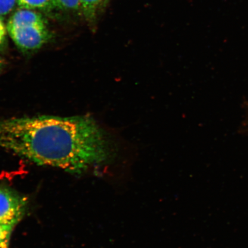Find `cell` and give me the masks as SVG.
<instances>
[{
	"instance_id": "cell-7",
	"label": "cell",
	"mask_w": 248,
	"mask_h": 248,
	"mask_svg": "<svg viewBox=\"0 0 248 248\" xmlns=\"http://www.w3.org/2000/svg\"><path fill=\"white\" fill-rule=\"evenodd\" d=\"M12 226L0 225V248H9Z\"/></svg>"
},
{
	"instance_id": "cell-4",
	"label": "cell",
	"mask_w": 248,
	"mask_h": 248,
	"mask_svg": "<svg viewBox=\"0 0 248 248\" xmlns=\"http://www.w3.org/2000/svg\"><path fill=\"white\" fill-rule=\"evenodd\" d=\"M108 0H80V9L87 19H94L99 10Z\"/></svg>"
},
{
	"instance_id": "cell-6",
	"label": "cell",
	"mask_w": 248,
	"mask_h": 248,
	"mask_svg": "<svg viewBox=\"0 0 248 248\" xmlns=\"http://www.w3.org/2000/svg\"><path fill=\"white\" fill-rule=\"evenodd\" d=\"M54 8L67 12H76L80 9V0H54Z\"/></svg>"
},
{
	"instance_id": "cell-9",
	"label": "cell",
	"mask_w": 248,
	"mask_h": 248,
	"mask_svg": "<svg viewBox=\"0 0 248 248\" xmlns=\"http://www.w3.org/2000/svg\"><path fill=\"white\" fill-rule=\"evenodd\" d=\"M7 31V28H5L4 23L0 19V45H1L5 41Z\"/></svg>"
},
{
	"instance_id": "cell-8",
	"label": "cell",
	"mask_w": 248,
	"mask_h": 248,
	"mask_svg": "<svg viewBox=\"0 0 248 248\" xmlns=\"http://www.w3.org/2000/svg\"><path fill=\"white\" fill-rule=\"evenodd\" d=\"M16 4L17 0H0V16L9 14Z\"/></svg>"
},
{
	"instance_id": "cell-3",
	"label": "cell",
	"mask_w": 248,
	"mask_h": 248,
	"mask_svg": "<svg viewBox=\"0 0 248 248\" xmlns=\"http://www.w3.org/2000/svg\"><path fill=\"white\" fill-rule=\"evenodd\" d=\"M26 207L24 198L9 189L0 188V225L14 227L23 218Z\"/></svg>"
},
{
	"instance_id": "cell-11",
	"label": "cell",
	"mask_w": 248,
	"mask_h": 248,
	"mask_svg": "<svg viewBox=\"0 0 248 248\" xmlns=\"http://www.w3.org/2000/svg\"><path fill=\"white\" fill-rule=\"evenodd\" d=\"M246 125L247 127V128L248 129V112L247 113V116L246 120Z\"/></svg>"
},
{
	"instance_id": "cell-2",
	"label": "cell",
	"mask_w": 248,
	"mask_h": 248,
	"mask_svg": "<svg viewBox=\"0 0 248 248\" xmlns=\"http://www.w3.org/2000/svg\"><path fill=\"white\" fill-rule=\"evenodd\" d=\"M7 30L21 51L38 50L50 38V33L41 15L32 9L21 8L9 20Z\"/></svg>"
},
{
	"instance_id": "cell-1",
	"label": "cell",
	"mask_w": 248,
	"mask_h": 248,
	"mask_svg": "<svg viewBox=\"0 0 248 248\" xmlns=\"http://www.w3.org/2000/svg\"><path fill=\"white\" fill-rule=\"evenodd\" d=\"M111 136L88 116H40L0 120V147L39 165L79 173L103 163Z\"/></svg>"
},
{
	"instance_id": "cell-10",
	"label": "cell",
	"mask_w": 248,
	"mask_h": 248,
	"mask_svg": "<svg viewBox=\"0 0 248 248\" xmlns=\"http://www.w3.org/2000/svg\"><path fill=\"white\" fill-rule=\"evenodd\" d=\"M5 65V62L4 63H0V73L1 72V71L3 69V68H4Z\"/></svg>"
},
{
	"instance_id": "cell-5",
	"label": "cell",
	"mask_w": 248,
	"mask_h": 248,
	"mask_svg": "<svg viewBox=\"0 0 248 248\" xmlns=\"http://www.w3.org/2000/svg\"><path fill=\"white\" fill-rule=\"evenodd\" d=\"M21 8L47 10L54 8V0H17Z\"/></svg>"
},
{
	"instance_id": "cell-12",
	"label": "cell",
	"mask_w": 248,
	"mask_h": 248,
	"mask_svg": "<svg viewBox=\"0 0 248 248\" xmlns=\"http://www.w3.org/2000/svg\"><path fill=\"white\" fill-rule=\"evenodd\" d=\"M4 61L2 60V59L0 57V63H4Z\"/></svg>"
}]
</instances>
